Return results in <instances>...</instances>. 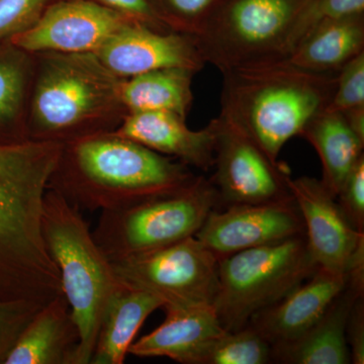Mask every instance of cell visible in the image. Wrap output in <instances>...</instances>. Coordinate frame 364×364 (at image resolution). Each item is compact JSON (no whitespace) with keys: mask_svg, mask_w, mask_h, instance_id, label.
Here are the masks:
<instances>
[{"mask_svg":"<svg viewBox=\"0 0 364 364\" xmlns=\"http://www.w3.org/2000/svg\"><path fill=\"white\" fill-rule=\"evenodd\" d=\"M347 284V273L318 267L284 298L253 315L248 325L272 349L291 343L318 322Z\"/></svg>","mask_w":364,"mask_h":364,"instance_id":"obj_15","label":"cell"},{"mask_svg":"<svg viewBox=\"0 0 364 364\" xmlns=\"http://www.w3.org/2000/svg\"><path fill=\"white\" fill-rule=\"evenodd\" d=\"M220 208L217 191L205 176L117 210H104L92 237L112 263L196 236L208 214Z\"/></svg>","mask_w":364,"mask_h":364,"instance_id":"obj_6","label":"cell"},{"mask_svg":"<svg viewBox=\"0 0 364 364\" xmlns=\"http://www.w3.org/2000/svg\"><path fill=\"white\" fill-rule=\"evenodd\" d=\"M299 136L318 153L323 166L321 181L336 196L344 179L364 155V140L352 130L343 114L331 111L317 114Z\"/></svg>","mask_w":364,"mask_h":364,"instance_id":"obj_22","label":"cell"},{"mask_svg":"<svg viewBox=\"0 0 364 364\" xmlns=\"http://www.w3.org/2000/svg\"><path fill=\"white\" fill-rule=\"evenodd\" d=\"M363 52L364 18L361 14L320 23L282 61L301 70L338 73Z\"/></svg>","mask_w":364,"mask_h":364,"instance_id":"obj_21","label":"cell"},{"mask_svg":"<svg viewBox=\"0 0 364 364\" xmlns=\"http://www.w3.org/2000/svg\"><path fill=\"white\" fill-rule=\"evenodd\" d=\"M50 0H0V41L11 39L38 21Z\"/></svg>","mask_w":364,"mask_h":364,"instance_id":"obj_29","label":"cell"},{"mask_svg":"<svg viewBox=\"0 0 364 364\" xmlns=\"http://www.w3.org/2000/svg\"><path fill=\"white\" fill-rule=\"evenodd\" d=\"M364 287L349 282L317 323L291 343L272 349V363L286 364H348L346 339L349 314Z\"/></svg>","mask_w":364,"mask_h":364,"instance_id":"obj_19","label":"cell"},{"mask_svg":"<svg viewBox=\"0 0 364 364\" xmlns=\"http://www.w3.org/2000/svg\"><path fill=\"white\" fill-rule=\"evenodd\" d=\"M272 363V347L250 325L237 331H226L215 339L196 364Z\"/></svg>","mask_w":364,"mask_h":364,"instance_id":"obj_25","label":"cell"},{"mask_svg":"<svg viewBox=\"0 0 364 364\" xmlns=\"http://www.w3.org/2000/svg\"><path fill=\"white\" fill-rule=\"evenodd\" d=\"M11 45L0 51V145L30 141L26 116L35 55Z\"/></svg>","mask_w":364,"mask_h":364,"instance_id":"obj_24","label":"cell"},{"mask_svg":"<svg viewBox=\"0 0 364 364\" xmlns=\"http://www.w3.org/2000/svg\"><path fill=\"white\" fill-rule=\"evenodd\" d=\"M196 74L186 68H164L124 78L122 102L128 114L165 112L186 119L193 107Z\"/></svg>","mask_w":364,"mask_h":364,"instance_id":"obj_23","label":"cell"},{"mask_svg":"<svg viewBox=\"0 0 364 364\" xmlns=\"http://www.w3.org/2000/svg\"><path fill=\"white\" fill-rule=\"evenodd\" d=\"M214 176L210 181L220 207L291 198L289 168L273 161L252 139L226 117H215Z\"/></svg>","mask_w":364,"mask_h":364,"instance_id":"obj_10","label":"cell"},{"mask_svg":"<svg viewBox=\"0 0 364 364\" xmlns=\"http://www.w3.org/2000/svg\"><path fill=\"white\" fill-rule=\"evenodd\" d=\"M219 258L196 238L112 263L117 279L155 294L163 309L213 306Z\"/></svg>","mask_w":364,"mask_h":364,"instance_id":"obj_9","label":"cell"},{"mask_svg":"<svg viewBox=\"0 0 364 364\" xmlns=\"http://www.w3.org/2000/svg\"><path fill=\"white\" fill-rule=\"evenodd\" d=\"M364 109V52L337 73L336 90L325 111L344 112Z\"/></svg>","mask_w":364,"mask_h":364,"instance_id":"obj_27","label":"cell"},{"mask_svg":"<svg viewBox=\"0 0 364 364\" xmlns=\"http://www.w3.org/2000/svg\"><path fill=\"white\" fill-rule=\"evenodd\" d=\"M64 144L0 145V299L46 305L62 293L46 248L45 195Z\"/></svg>","mask_w":364,"mask_h":364,"instance_id":"obj_1","label":"cell"},{"mask_svg":"<svg viewBox=\"0 0 364 364\" xmlns=\"http://www.w3.org/2000/svg\"><path fill=\"white\" fill-rule=\"evenodd\" d=\"M160 308L161 299L122 282L105 306L90 363L123 364L146 318Z\"/></svg>","mask_w":364,"mask_h":364,"instance_id":"obj_20","label":"cell"},{"mask_svg":"<svg viewBox=\"0 0 364 364\" xmlns=\"http://www.w3.org/2000/svg\"><path fill=\"white\" fill-rule=\"evenodd\" d=\"M363 13L364 0H308L291 26L280 60L286 58L301 40L320 23Z\"/></svg>","mask_w":364,"mask_h":364,"instance_id":"obj_26","label":"cell"},{"mask_svg":"<svg viewBox=\"0 0 364 364\" xmlns=\"http://www.w3.org/2000/svg\"><path fill=\"white\" fill-rule=\"evenodd\" d=\"M170 16L167 23L176 32L195 36L221 0H163Z\"/></svg>","mask_w":364,"mask_h":364,"instance_id":"obj_30","label":"cell"},{"mask_svg":"<svg viewBox=\"0 0 364 364\" xmlns=\"http://www.w3.org/2000/svg\"><path fill=\"white\" fill-rule=\"evenodd\" d=\"M305 225L309 251L318 267L347 273L354 255L364 247V233L356 231L340 208L336 196L312 177L287 178Z\"/></svg>","mask_w":364,"mask_h":364,"instance_id":"obj_13","label":"cell"},{"mask_svg":"<svg viewBox=\"0 0 364 364\" xmlns=\"http://www.w3.org/2000/svg\"><path fill=\"white\" fill-rule=\"evenodd\" d=\"M132 21H136L97 2L66 0L46 7L31 28L9 41L31 54L95 53Z\"/></svg>","mask_w":364,"mask_h":364,"instance_id":"obj_11","label":"cell"},{"mask_svg":"<svg viewBox=\"0 0 364 364\" xmlns=\"http://www.w3.org/2000/svg\"><path fill=\"white\" fill-rule=\"evenodd\" d=\"M336 200L352 227L364 233V155L344 179Z\"/></svg>","mask_w":364,"mask_h":364,"instance_id":"obj_31","label":"cell"},{"mask_svg":"<svg viewBox=\"0 0 364 364\" xmlns=\"http://www.w3.org/2000/svg\"><path fill=\"white\" fill-rule=\"evenodd\" d=\"M114 133L176 158L186 166L205 172L214 167V119L202 130L193 131L188 128L186 119L170 112H136L124 117Z\"/></svg>","mask_w":364,"mask_h":364,"instance_id":"obj_16","label":"cell"},{"mask_svg":"<svg viewBox=\"0 0 364 364\" xmlns=\"http://www.w3.org/2000/svg\"><path fill=\"white\" fill-rule=\"evenodd\" d=\"M42 306L31 301L0 299V364H4L21 332Z\"/></svg>","mask_w":364,"mask_h":364,"instance_id":"obj_28","label":"cell"},{"mask_svg":"<svg viewBox=\"0 0 364 364\" xmlns=\"http://www.w3.org/2000/svg\"><path fill=\"white\" fill-rule=\"evenodd\" d=\"M195 177L183 163L109 132L64 144L48 189L81 212H104L176 191Z\"/></svg>","mask_w":364,"mask_h":364,"instance_id":"obj_2","label":"cell"},{"mask_svg":"<svg viewBox=\"0 0 364 364\" xmlns=\"http://www.w3.org/2000/svg\"><path fill=\"white\" fill-rule=\"evenodd\" d=\"M308 0H229L195 38L205 63L224 72L279 61L296 16Z\"/></svg>","mask_w":364,"mask_h":364,"instance_id":"obj_8","label":"cell"},{"mask_svg":"<svg viewBox=\"0 0 364 364\" xmlns=\"http://www.w3.org/2000/svg\"><path fill=\"white\" fill-rule=\"evenodd\" d=\"M318 267L305 234L222 258L213 305L222 327L229 332L245 327L253 315L284 298Z\"/></svg>","mask_w":364,"mask_h":364,"instance_id":"obj_7","label":"cell"},{"mask_svg":"<svg viewBox=\"0 0 364 364\" xmlns=\"http://www.w3.org/2000/svg\"><path fill=\"white\" fill-rule=\"evenodd\" d=\"M305 234L293 196L272 202L215 208L196 234L219 259L258 246Z\"/></svg>","mask_w":364,"mask_h":364,"instance_id":"obj_12","label":"cell"},{"mask_svg":"<svg viewBox=\"0 0 364 364\" xmlns=\"http://www.w3.org/2000/svg\"><path fill=\"white\" fill-rule=\"evenodd\" d=\"M346 339L350 361L364 363V296L356 299L349 314L346 326Z\"/></svg>","mask_w":364,"mask_h":364,"instance_id":"obj_33","label":"cell"},{"mask_svg":"<svg viewBox=\"0 0 364 364\" xmlns=\"http://www.w3.org/2000/svg\"><path fill=\"white\" fill-rule=\"evenodd\" d=\"M161 325L133 342L129 354L138 358H167L181 364H196L203 350L226 332L213 306L164 309Z\"/></svg>","mask_w":364,"mask_h":364,"instance_id":"obj_17","label":"cell"},{"mask_svg":"<svg viewBox=\"0 0 364 364\" xmlns=\"http://www.w3.org/2000/svg\"><path fill=\"white\" fill-rule=\"evenodd\" d=\"M221 114L257 144L273 161L306 124L324 112L337 73L301 70L284 61L221 72Z\"/></svg>","mask_w":364,"mask_h":364,"instance_id":"obj_4","label":"cell"},{"mask_svg":"<svg viewBox=\"0 0 364 364\" xmlns=\"http://www.w3.org/2000/svg\"><path fill=\"white\" fill-rule=\"evenodd\" d=\"M42 230L80 335L73 364L90 363L105 306L122 282L93 239L82 212L51 189L45 195Z\"/></svg>","mask_w":364,"mask_h":364,"instance_id":"obj_5","label":"cell"},{"mask_svg":"<svg viewBox=\"0 0 364 364\" xmlns=\"http://www.w3.org/2000/svg\"><path fill=\"white\" fill-rule=\"evenodd\" d=\"M95 54L123 79L164 68H186L198 73L207 64L195 36L158 32L138 21L124 26Z\"/></svg>","mask_w":364,"mask_h":364,"instance_id":"obj_14","label":"cell"},{"mask_svg":"<svg viewBox=\"0 0 364 364\" xmlns=\"http://www.w3.org/2000/svg\"><path fill=\"white\" fill-rule=\"evenodd\" d=\"M28 98L30 141L66 144L116 131L128 116L117 77L95 53H36Z\"/></svg>","mask_w":364,"mask_h":364,"instance_id":"obj_3","label":"cell"},{"mask_svg":"<svg viewBox=\"0 0 364 364\" xmlns=\"http://www.w3.org/2000/svg\"><path fill=\"white\" fill-rule=\"evenodd\" d=\"M79 330L62 291L33 316L4 364H73Z\"/></svg>","mask_w":364,"mask_h":364,"instance_id":"obj_18","label":"cell"},{"mask_svg":"<svg viewBox=\"0 0 364 364\" xmlns=\"http://www.w3.org/2000/svg\"><path fill=\"white\" fill-rule=\"evenodd\" d=\"M104 6L158 32H174L163 21L150 0H98Z\"/></svg>","mask_w":364,"mask_h":364,"instance_id":"obj_32","label":"cell"}]
</instances>
